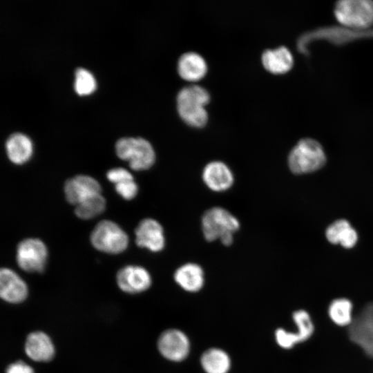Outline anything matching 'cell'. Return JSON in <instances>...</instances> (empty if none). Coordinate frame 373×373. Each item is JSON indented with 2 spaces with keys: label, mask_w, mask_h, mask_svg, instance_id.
<instances>
[{
  "label": "cell",
  "mask_w": 373,
  "mask_h": 373,
  "mask_svg": "<svg viewBox=\"0 0 373 373\" xmlns=\"http://www.w3.org/2000/svg\"><path fill=\"white\" fill-rule=\"evenodd\" d=\"M210 99L203 87L193 84L182 88L177 95V108L180 117L189 125L203 126L208 119L205 106Z\"/></svg>",
  "instance_id": "obj_1"
},
{
  "label": "cell",
  "mask_w": 373,
  "mask_h": 373,
  "mask_svg": "<svg viewBox=\"0 0 373 373\" xmlns=\"http://www.w3.org/2000/svg\"><path fill=\"white\" fill-rule=\"evenodd\" d=\"M326 162L321 144L312 138L300 140L288 156V165L291 171L302 174L315 171Z\"/></svg>",
  "instance_id": "obj_2"
},
{
  "label": "cell",
  "mask_w": 373,
  "mask_h": 373,
  "mask_svg": "<svg viewBox=\"0 0 373 373\" xmlns=\"http://www.w3.org/2000/svg\"><path fill=\"white\" fill-rule=\"evenodd\" d=\"M117 155L128 162L131 169L144 171L150 169L155 163V153L151 143L141 137H124L115 144Z\"/></svg>",
  "instance_id": "obj_3"
},
{
  "label": "cell",
  "mask_w": 373,
  "mask_h": 373,
  "mask_svg": "<svg viewBox=\"0 0 373 373\" xmlns=\"http://www.w3.org/2000/svg\"><path fill=\"white\" fill-rule=\"evenodd\" d=\"M240 224L238 218L228 210L214 207L207 210L201 220L204 238L209 242L233 236Z\"/></svg>",
  "instance_id": "obj_4"
},
{
  "label": "cell",
  "mask_w": 373,
  "mask_h": 373,
  "mask_svg": "<svg viewBox=\"0 0 373 373\" xmlns=\"http://www.w3.org/2000/svg\"><path fill=\"white\" fill-rule=\"evenodd\" d=\"M334 16L342 25L355 29L373 25V1L341 0L336 3Z\"/></svg>",
  "instance_id": "obj_5"
},
{
  "label": "cell",
  "mask_w": 373,
  "mask_h": 373,
  "mask_svg": "<svg viewBox=\"0 0 373 373\" xmlns=\"http://www.w3.org/2000/svg\"><path fill=\"white\" fill-rule=\"evenodd\" d=\"M90 242L97 250L111 254L123 252L128 247V237L115 222L104 220L98 222L90 234Z\"/></svg>",
  "instance_id": "obj_6"
},
{
  "label": "cell",
  "mask_w": 373,
  "mask_h": 373,
  "mask_svg": "<svg viewBox=\"0 0 373 373\" xmlns=\"http://www.w3.org/2000/svg\"><path fill=\"white\" fill-rule=\"evenodd\" d=\"M48 250L45 244L37 238H26L17 248V262L26 272H43L46 264Z\"/></svg>",
  "instance_id": "obj_7"
},
{
  "label": "cell",
  "mask_w": 373,
  "mask_h": 373,
  "mask_svg": "<svg viewBox=\"0 0 373 373\" xmlns=\"http://www.w3.org/2000/svg\"><path fill=\"white\" fill-rule=\"evenodd\" d=\"M157 345L160 354L164 358L175 363L184 361L191 350L189 337L176 328L164 331L158 338Z\"/></svg>",
  "instance_id": "obj_8"
},
{
  "label": "cell",
  "mask_w": 373,
  "mask_h": 373,
  "mask_svg": "<svg viewBox=\"0 0 373 373\" xmlns=\"http://www.w3.org/2000/svg\"><path fill=\"white\" fill-rule=\"evenodd\" d=\"M349 326L352 341L373 358V303L366 305Z\"/></svg>",
  "instance_id": "obj_9"
},
{
  "label": "cell",
  "mask_w": 373,
  "mask_h": 373,
  "mask_svg": "<svg viewBox=\"0 0 373 373\" xmlns=\"http://www.w3.org/2000/svg\"><path fill=\"white\" fill-rule=\"evenodd\" d=\"M135 243L139 247L152 252L164 249L166 239L162 224L153 218H145L140 222L135 230Z\"/></svg>",
  "instance_id": "obj_10"
},
{
  "label": "cell",
  "mask_w": 373,
  "mask_h": 373,
  "mask_svg": "<svg viewBox=\"0 0 373 373\" xmlns=\"http://www.w3.org/2000/svg\"><path fill=\"white\" fill-rule=\"evenodd\" d=\"M293 319L297 326V332L279 328L275 332L277 344L284 349H289L296 344L308 339L314 332V325L309 314L305 310H298L293 314Z\"/></svg>",
  "instance_id": "obj_11"
},
{
  "label": "cell",
  "mask_w": 373,
  "mask_h": 373,
  "mask_svg": "<svg viewBox=\"0 0 373 373\" xmlns=\"http://www.w3.org/2000/svg\"><path fill=\"white\" fill-rule=\"evenodd\" d=\"M119 288L128 294H139L146 291L151 285L149 272L143 267L128 265L118 271L116 276Z\"/></svg>",
  "instance_id": "obj_12"
},
{
  "label": "cell",
  "mask_w": 373,
  "mask_h": 373,
  "mask_svg": "<svg viewBox=\"0 0 373 373\" xmlns=\"http://www.w3.org/2000/svg\"><path fill=\"white\" fill-rule=\"evenodd\" d=\"M64 190L66 200L76 206L90 196L101 193L102 189L93 178L78 175L66 181Z\"/></svg>",
  "instance_id": "obj_13"
},
{
  "label": "cell",
  "mask_w": 373,
  "mask_h": 373,
  "mask_svg": "<svg viewBox=\"0 0 373 373\" xmlns=\"http://www.w3.org/2000/svg\"><path fill=\"white\" fill-rule=\"evenodd\" d=\"M202 179L212 191L223 192L233 184L234 175L231 169L223 162L212 161L204 167Z\"/></svg>",
  "instance_id": "obj_14"
},
{
  "label": "cell",
  "mask_w": 373,
  "mask_h": 373,
  "mask_svg": "<svg viewBox=\"0 0 373 373\" xmlns=\"http://www.w3.org/2000/svg\"><path fill=\"white\" fill-rule=\"evenodd\" d=\"M28 294L25 281L13 270L2 268L0 270V296L9 303H20Z\"/></svg>",
  "instance_id": "obj_15"
},
{
  "label": "cell",
  "mask_w": 373,
  "mask_h": 373,
  "mask_svg": "<svg viewBox=\"0 0 373 373\" xmlns=\"http://www.w3.org/2000/svg\"><path fill=\"white\" fill-rule=\"evenodd\" d=\"M24 350L26 355L37 362H47L55 356V346L45 332L36 331L26 338Z\"/></svg>",
  "instance_id": "obj_16"
},
{
  "label": "cell",
  "mask_w": 373,
  "mask_h": 373,
  "mask_svg": "<svg viewBox=\"0 0 373 373\" xmlns=\"http://www.w3.org/2000/svg\"><path fill=\"white\" fill-rule=\"evenodd\" d=\"M173 278L179 287L190 293L199 291L204 284V270L200 265L194 262L180 266L175 271Z\"/></svg>",
  "instance_id": "obj_17"
},
{
  "label": "cell",
  "mask_w": 373,
  "mask_h": 373,
  "mask_svg": "<svg viewBox=\"0 0 373 373\" xmlns=\"http://www.w3.org/2000/svg\"><path fill=\"white\" fill-rule=\"evenodd\" d=\"M207 71V64L205 59L197 52H185L178 59V72L185 80L198 81L206 75Z\"/></svg>",
  "instance_id": "obj_18"
},
{
  "label": "cell",
  "mask_w": 373,
  "mask_h": 373,
  "mask_svg": "<svg viewBox=\"0 0 373 373\" xmlns=\"http://www.w3.org/2000/svg\"><path fill=\"white\" fill-rule=\"evenodd\" d=\"M261 59L265 68L274 74L285 73L294 65L293 55L285 46L265 50Z\"/></svg>",
  "instance_id": "obj_19"
},
{
  "label": "cell",
  "mask_w": 373,
  "mask_h": 373,
  "mask_svg": "<svg viewBox=\"0 0 373 373\" xmlns=\"http://www.w3.org/2000/svg\"><path fill=\"white\" fill-rule=\"evenodd\" d=\"M6 146L9 160L16 164H24L32 154V142L22 133L12 134L7 140Z\"/></svg>",
  "instance_id": "obj_20"
},
{
  "label": "cell",
  "mask_w": 373,
  "mask_h": 373,
  "mask_svg": "<svg viewBox=\"0 0 373 373\" xmlns=\"http://www.w3.org/2000/svg\"><path fill=\"white\" fill-rule=\"evenodd\" d=\"M200 365L206 373H228L231 361L228 353L218 347L206 350L200 356Z\"/></svg>",
  "instance_id": "obj_21"
},
{
  "label": "cell",
  "mask_w": 373,
  "mask_h": 373,
  "mask_svg": "<svg viewBox=\"0 0 373 373\" xmlns=\"http://www.w3.org/2000/svg\"><path fill=\"white\" fill-rule=\"evenodd\" d=\"M105 207V198L101 193H97L76 205L75 213L81 219H91L101 214L104 211Z\"/></svg>",
  "instance_id": "obj_22"
},
{
  "label": "cell",
  "mask_w": 373,
  "mask_h": 373,
  "mask_svg": "<svg viewBox=\"0 0 373 373\" xmlns=\"http://www.w3.org/2000/svg\"><path fill=\"white\" fill-rule=\"evenodd\" d=\"M352 304L345 298L333 300L328 309L329 316L336 325H350L353 321L352 317Z\"/></svg>",
  "instance_id": "obj_23"
},
{
  "label": "cell",
  "mask_w": 373,
  "mask_h": 373,
  "mask_svg": "<svg viewBox=\"0 0 373 373\" xmlns=\"http://www.w3.org/2000/svg\"><path fill=\"white\" fill-rule=\"evenodd\" d=\"M96 88L93 75L84 68H78L75 72V90L79 95L92 93Z\"/></svg>",
  "instance_id": "obj_24"
},
{
  "label": "cell",
  "mask_w": 373,
  "mask_h": 373,
  "mask_svg": "<svg viewBox=\"0 0 373 373\" xmlns=\"http://www.w3.org/2000/svg\"><path fill=\"white\" fill-rule=\"evenodd\" d=\"M350 227H351L350 223L345 220H338L335 221L326 230L327 239L331 243H339L344 232Z\"/></svg>",
  "instance_id": "obj_25"
},
{
  "label": "cell",
  "mask_w": 373,
  "mask_h": 373,
  "mask_svg": "<svg viewBox=\"0 0 373 373\" xmlns=\"http://www.w3.org/2000/svg\"><path fill=\"white\" fill-rule=\"evenodd\" d=\"M115 188L116 192L127 200L133 199L138 193V186L133 180L116 184Z\"/></svg>",
  "instance_id": "obj_26"
},
{
  "label": "cell",
  "mask_w": 373,
  "mask_h": 373,
  "mask_svg": "<svg viewBox=\"0 0 373 373\" xmlns=\"http://www.w3.org/2000/svg\"><path fill=\"white\" fill-rule=\"evenodd\" d=\"M108 180L115 184L133 180V176L127 170L123 168H115L109 170L106 173Z\"/></svg>",
  "instance_id": "obj_27"
},
{
  "label": "cell",
  "mask_w": 373,
  "mask_h": 373,
  "mask_svg": "<svg viewBox=\"0 0 373 373\" xmlns=\"http://www.w3.org/2000/svg\"><path fill=\"white\" fill-rule=\"evenodd\" d=\"M357 241V233L356 231L350 227L343 233L340 244L345 248H352Z\"/></svg>",
  "instance_id": "obj_28"
},
{
  "label": "cell",
  "mask_w": 373,
  "mask_h": 373,
  "mask_svg": "<svg viewBox=\"0 0 373 373\" xmlns=\"http://www.w3.org/2000/svg\"><path fill=\"white\" fill-rule=\"evenodd\" d=\"M6 373H35L31 366L21 361L10 364L6 370Z\"/></svg>",
  "instance_id": "obj_29"
}]
</instances>
